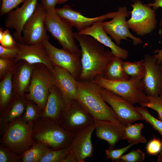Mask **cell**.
<instances>
[{"mask_svg": "<svg viewBox=\"0 0 162 162\" xmlns=\"http://www.w3.org/2000/svg\"><path fill=\"white\" fill-rule=\"evenodd\" d=\"M81 53V71L79 80H92L98 76H104L105 70L115 56L105 50L103 45L92 37L75 32Z\"/></svg>", "mask_w": 162, "mask_h": 162, "instance_id": "1", "label": "cell"}, {"mask_svg": "<svg viewBox=\"0 0 162 162\" xmlns=\"http://www.w3.org/2000/svg\"><path fill=\"white\" fill-rule=\"evenodd\" d=\"M76 100L93 117L95 125L121 123L112 107L105 101L98 86L92 80H77Z\"/></svg>", "mask_w": 162, "mask_h": 162, "instance_id": "2", "label": "cell"}, {"mask_svg": "<svg viewBox=\"0 0 162 162\" xmlns=\"http://www.w3.org/2000/svg\"><path fill=\"white\" fill-rule=\"evenodd\" d=\"M75 134L63 129L52 119L40 117L34 122L32 137L34 141L41 142L53 150H57L68 147Z\"/></svg>", "mask_w": 162, "mask_h": 162, "instance_id": "3", "label": "cell"}, {"mask_svg": "<svg viewBox=\"0 0 162 162\" xmlns=\"http://www.w3.org/2000/svg\"><path fill=\"white\" fill-rule=\"evenodd\" d=\"M34 122L26 123L21 117L16 119L1 136L0 145L21 156L34 142L32 137Z\"/></svg>", "mask_w": 162, "mask_h": 162, "instance_id": "4", "label": "cell"}, {"mask_svg": "<svg viewBox=\"0 0 162 162\" xmlns=\"http://www.w3.org/2000/svg\"><path fill=\"white\" fill-rule=\"evenodd\" d=\"M44 9V25L46 31L58 41L63 49L80 58L81 51L76 43L73 26L57 13L55 8Z\"/></svg>", "mask_w": 162, "mask_h": 162, "instance_id": "5", "label": "cell"}, {"mask_svg": "<svg viewBox=\"0 0 162 162\" xmlns=\"http://www.w3.org/2000/svg\"><path fill=\"white\" fill-rule=\"evenodd\" d=\"M99 86L121 97L133 104L141 105L148 102L142 79L130 78L127 80L112 81L98 76L92 80Z\"/></svg>", "mask_w": 162, "mask_h": 162, "instance_id": "6", "label": "cell"}, {"mask_svg": "<svg viewBox=\"0 0 162 162\" xmlns=\"http://www.w3.org/2000/svg\"><path fill=\"white\" fill-rule=\"evenodd\" d=\"M53 85L51 73L47 68L42 64L34 65L30 84L27 91L28 92L25 94V97L34 102L44 110L50 89Z\"/></svg>", "mask_w": 162, "mask_h": 162, "instance_id": "7", "label": "cell"}, {"mask_svg": "<svg viewBox=\"0 0 162 162\" xmlns=\"http://www.w3.org/2000/svg\"><path fill=\"white\" fill-rule=\"evenodd\" d=\"M94 122L93 117L76 100L65 103L58 122L63 129L75 133Z\"/></svg>", "mask_w": 162, "mask_h": 162, "instance_id": "8", "label": "cell"}, {"mask_svg": "<svg viewBox=\"0 0 162 162\" xmlns=\"http://www.w3.org/2000/svg\"><path fill=\"white\" fill-rule=\"evenodd\" d=\"M130 19L127 21L128 28L140 35L151 33L156 28L155 10L139 0L131 4Z\"/></svg>", "mask_w": 162, "mask_h": 162, "instance_id": "9", "label": "cell"}, {"mask_svg": "<svg viewBox=\"0 0 162 162\" xmlns=\"http://www.w3.org/2000/svg\"><path fill=\"white\" fill-rule=\"evenodd\" d=\"M98 89L104 100L112 107L118 119L125 126L136 121L144 120L133 104L98 86Z\"/></svg>", "mask_w": 162, "mask_h": 162, "instance_id": "10", "label": "cell"}, {"mask_svg": "<svg viewBox=\"0 0 162 162\" xmlns=\"http://www.w3.org/2000/svg\"><path fill=\"white\" fill-rule=\"evenodd\" d=\"M130 12L125 6L120 7L117 11V14L111 20L103 22L102 23L105 31L119 46L121 40H128L127 38L133 40L134 45L140 44L142 43L140 38L133 35L129 30L126 19L130 15Z\"/></svg>", "mask_w": 162, "mask_h": 162, "instance_id": "11", "label": "cell"}, {"mask_svg": "<svg viewBox=\"0 0 162 162\" xmlns=\"http://www.w3.org/2000/svg\"><path fill=\"white\" fill-rule=\"evenodd\" d=\"M48 40L46 38L41 43L52 63L66 70L78 80L81 71L80 58L63 49L56 47Z\"/></svg>", "mask_w": 162, "mask_h": 162, "instance_id": "12", "label": "cell"}, {"mask_svg": "<svg viewBox=\"0 0 162 162\" xmlns=\"http://www.w3.org/2000/svg\"><path fill=\"white\" fill-rule=\"evenodd\" d=\"M45 17V10L38 3L34 13L23 27L22 43L32 44L49 38L44 25Z\"/></svg>", "mask_w": 162, "mask_h": 162, "instance_id": "13", "label": "cell"}, {"mask_svg": "<svg viewBox=\"0 0 162 162\" xmlns=\"http://www.w3.org/2000/svg\"><path fill=\"white\" fill-rule=\"evenodd\" d=\"M20 8L11 11L5 21L6 27L14 29V36L17 42L22 43V34L23 27L32 15L38 4L37 0H25Z\"/></svg>", "mask_w": 162, "mask_h": 162, "instance_id": "14", "label": "cell"}, {"mask_svg": "<svg viewBox=\"0 0 162 162\" xmlns=\"http://www.w3.org/2000/svg\"><path fill=\"white\" fill-rule=\"evenodd\" d=\"M95 128L94 122L75 133L70 144L67 147L70 153L75 158L77 162H84L86 158L92 156L93 147L91 138Z\"/></svg>", "mask_w": 162, "mask_h": 162, "instance_id": "15", "label": "cell"}, {"mask_svg": "<svg viewBox=\"0 0 162 162\" xmlns=\"http://www.w3.org/2000/svg\"><path fill=\"white\" fill-rule=\"evenodd\" d=\"M18 52L15 61L16 62L23 60L32 65L42 64L51 72L54 64L49 56L41 42L27 44L17 42Z\"/></svg>", "mask_w": 162, "mask_h": 162, "instance_id": "16", "label": "cell"}, {"mask_svg": "<svg viewBox=\"0 0 162 162\" xmlns=\"http://www.w3.org/2000/svg\"><path fill=\"white\" fill-rule=\"evenodd\" d=\"M145 68L142 79L147 95L157 96L162 94V73L160 65L153 56L146 55L143 59Z\"/></svg>", "mask_w": 162, "mask_h": 162, "instance_id": "17", "label": "cell"}, {"mask_svg": "<svg viewBox=\"0 0 162 162\" xmlns=\"http://www.w3.org/2000/svg\"><path fill=\"white\" fill-rule=\"evenodd\" d=\"M55 10L60 16L75 27L78 32L86 29L97 21L112 18L117 14V11L112 12L95 17H87L80 12L73 10L68 5H65L61 8H55Z\"/></svg>", "mask_w": 162, "mask_h": 162, "instance_id": "18", "label": "cell"}, {"mask_svg": "<svg viewBox=\"0 0 162 162\" xmlns=\"http://www.w3.org/2000/svg\"><path fill=\"white\" fill-rule=\"evenodd\" d=\"M50 73L53 84L60 91L65 103L76 100L77 86L74 77L66 70L55 65Z\"/></svg>", "mask_w": 162, "mask_h": 162, "instance_id": "19", "label": "cell"}, {"mask_svg": "<svg viewBox=\"0 0 162 162\" xmlns=\"http://www.w3.org/2000/svg\"><path fill=\"white\" fill-rule=\"evenodd\" d=\"M103 20L97 21L91 26L78 33L92 37L103 45L109 48L115 56L123 60L126 59L128 56V52L120 47L112 41L103 27Z\"/></svg>", "mask_w": 162, "mask_h": 162, "instance_id": "20", "label": "cell"}, {"mask_svg": "<svg viewBox=\"0 0 162 162\" xmlns=\"http://www.w3.org/2000/svg\"><path fill=\"white\" fill-rule=\"evenodd\" d=\"M27 100L24 96L14 94L10 101L0 112L1 136L12 122L22 116L25 110Z\"/></svg>", "mask_w": 162, "mask_h": 162, "instance_id": "21", "label": "cell"}, {"mask_svg": "<svg viewBox=\"0 0 162 162\" xmlns=\"http://www.w3.org/2000/svg\"><path fill=\"white\" fill-rule=\"evenodd\" d=\"M33 67L34 65L23 60L16 62L12 77L14 94L25 97L30 84Z\"/></svg>", "mask_w": 162, "mask_h": 162, "instance_id": "22", "label": "cell"}, {"mask_svg": "<svg viewBox=\"0 0 162 162\" xmlns=\"http://www.w3.org/2000/svg\"><path fill=\"white\" fill-rule=\"evenodd\" d=\"M65 106V102L59 90L53 85L50 89L46 106L41 117L52 119L58 123Z\"/></svg>", "mask_w": 162, "mask_h": 162, "instance_id": "23", "label": "cell"}, {"mask_svg": "<svg viewBox=\"0 0 162 162\" xmlns=\"http://www.w3.org/2000/svg\"><path fill=\"white\" fill-rule=\"evenodd\" d=\"M125 126L121 123H106L95 125L97 136L106 141L114 148L116 143L122 139Z\"/></svg>", "mask_w": 162, "mask_h": 162, "instance_id": "24", "label": "cell"}, {"mask_svg": "<svg viewBox=\"0 0 162 162\" xmlns=\"http://www.w3.org/2000/svg\"><path fill=\"white\" fill-rule=\"evenodd\" d=\"M122 59L115 56L105 70L103 76L105 79L116 81L127 80L130 79L124 70Z\"/></svg>", "mask_w": 162, "mask_h": 162, "instance_id": "25", "label": "cell"}, {"mask_svg": "<svg viewBox=\"0 0 162 162\" xmlns=\"http://www.w3.org/2000/svg\"><path fill=\"white\" fill-rule=\"evenodd\" d=\"M13 70L14 69L10 70L0 82V112L14 95L12 80Z\"/></svg>", "mask_w": 162, "mask_h": 162, "instance_id": "26", "label": "cell"}, {"mask_svg": "<svg viewBox=\"0 0 162 162\" xmlns=\"http://www.w3.org/2000/svg\"><path fill=\"white\" fill-rule=\"evenodd\" d=\"M32 146L26 150L21 157L22 162H40L42 158L51 149L45 144L34 141Z\"/></svg>", "mask_w": 162, "mask_h": 162, "instance_id": "27", "label": "cell"}, {"mask_svg": "<svg viewBox=\"0 0 162 162\" xmlns=\"http://www.w3.org/2000/svg\"><path fill=\"white\" fill-rule=\"evenodd\" d=\"M142 123H130L125 126L122 139L127 140L129 143L136 145L146 142V139L141 134L143 127Z\"/></svg>", "mask_w": 162, "mask_h": 162, "instance_id": "28", "label": "cell"}, {"mask_svg": "<svg viewBox=\"0 0 162 162\" xmlns=\"http://www.w3.org/2000/svg\"><path fill=\"white\" fill-rule=\"evenodd\" d=\"M124 70L130 78H136L142 79L145 71L143 59L134 62L128 61L123 62Z\"/></svg>", "mask_w": 162, "mask_h": 162, "instance_id": "29", "label": "cell"}, {"mask_svg": "<svg viewBox=\"0 0 162 162\" xmlns=\"http://www.w3.org/2000/svg\"><path fill=\"white\" fill-rule=\"evenodd\" d=\"M43 111V110L34 102L27 100L25 110L21 118L26 123L35 122L41 117Z\"/></svg>", "mask_w": 162, "mask_h": 162, "instance_id": "30", "label": "cell"}, {"mask_svg": "<svg viewBox=\"0 0 162 162\" xmlns=\"http://www.w3.org/2000/svg\"><path fill=\"white\" fill-rule=\"evenodd\" d=\"M135 107L137 110L142 115L144 120L162 136V121L153 116L145 107L140 106Z\"/></svg>", "mask_w": 162, "mask_h": 162, "instance_id": "31", "label": "cell"}, {"mask_svg": "<svg viewBox=\"0 0 162 162\" xmlns=\"http://www.w3.org/2000/svg\"><path fill=\"white\" fill-rule=\"evenodd\" d=\"M70 153L67 147L57 150L51 149L42 158L40 162H62Z\"/></svg>", "mask_w": 162, "mask_h": 162, "instance_id": "32", "label": "cell"}, {"mask_svg": "<svg viewBox=\"0 0 162 162\" xmlns=\"http://www.w3.org/2000/svg\"><path fill=\"white\" fill-rule=\"evenodd\" d=\"M147 96L148 102L142 104L140 106L148 107L156 111L158 119L162 121V94L157 96Z\"/></svg>", "mask_w": 162, "mask_h": 162, "instance_id": "33", "label": "cell"}, {"mask_svg": "<svg viewBox=\"0 0 162 162\" xmlns=\"http://www.w3.org/2000/svg\"><path fill=\"white\" fill-rule=\"evenodd\" d=\"M146 154L139 149L132 150L128 154L122 155L118 161L141 162L144 160Z\"/></svg>", "mask_w": 162, "mask_h": 162, "instance_id": "34", "label": "cell"}, {"mask_svg": "<svg viewBox=\"0 0 162 162\" xmlns=\"http://www.w3.org/2000/svg\"><path fill=\"white\" fill-rule=\"evenodd\" d=\"M135 145L136 144L134 143H130L124 147L117 149L110 146L108 149L105 150L106 158L111 159L112 161H118L124 153Z\"/></svg>", "mask_w": 162, "mask_h": 162, "instance_id": "35", "label": "cell"}, {"mask_svg": "<svg viewBox=\"0 0 162 162\" xmlns=\"http://www.w3.org/2000/svg\"><path fill=\"white\" fill-rule=\"evenodd\" d=\"M22 162L21 157L0 145V162Z\"/></svg>", "mask_w": 162, "mask_h": 162, "instance_id": "36", "label": "cell"}, {"mask_svg": "<svg viewBox=\"0 0 162 162\" xmlns=\"http://www.w3.org/2000/svg\"><path fill=\"white\" fill-rule=\"evenodd\" d=\"M162 149V141L154 136L147 143L146 150L147 153L151 155H157Z\"/></svg>", "mask_w": 162, "mask_h": 162, "instance_id": "37", "label": "cell"}, {"mask_svg": "<svg viewBox=\"0 0 162 162\" xmlns=\"http://www.w3.org/2000/svg\"><path fill=\"white\" fill-rule=\"evenodd\" d=\"M16 62L14 59L0 58V79L2 80L10 70L14 69Z\"/></svg>", "mask_w": 162, "mask_h": 162, "instance_id": "38", "label": "cell"}, {"mask_svg": "<svg viewBox=\"0 0 162 162\" xmlns=\"http://www.w3.org/2000/svg\"><path fill=\"white\" fill-rule=\"evenodd\" d=\"M25 0H2L0 16H2L16 7L20 3H23Z\"/></svg>", "mask_w": 162, "mask_h": 162, "instance_id": "39", "label": "cell"}, {"mask_svg": "<svg viewBox=\"0 0 162 162\" xmlns=\"http://www.w3.org/2000/svg\"><path fill=\"white\" fill-rule=\"evenodd\" d=\"M0 43L2 46L7 48L14 47L17 46V42L8 29L4 30L2 37L0 39Z\"/></svg>", "mask_w": 162, "mask_h": 162, "instance_id": "40", "label": "cell"}, {"mask_svg": "<svg viewBox=\"0 0 162 162\" xmlns=\"http://www.w3.org/2000/svg\"><path fill=\"white\" fill-rule=\"evenodd\" d=\"M18 52L17 46L12 48L4 47L0 45V58L9 59H15Z\"/></svg>", "mask_w": 162, "mask_h": 162, "instance_id": "41", "label": "cell"}, {"mask_svg": "<svg viewBox=\"0 0 162 162\" xmlns=\"http://www.w3.org/2000/svg\"><path fill=\"white\" fill-rule=\"evenodd\" d=\"M58 0H41V4L44 8H55Z\"/></svg>", "mask_w": 162, "mask_h": 162, "instance_id": "42", "label": "cell"}, {"mask_svg": "<svg viewBox=\"0 0 162 162\" xmlns=\"http://www.w3.org/2000/svg\"><path fill=\"white\" fill-rule=\"evenodd\" d=\"M154 2L152 3H149L146 4L150 7H152V8L153 10H155L159 7H162V0H154ZM162 24V18L160 22V34L161 33V27Z\"/></svg>", "mask_w": 162, "mask_h": 162, "instance_id": "43", "label": "cell"}, {"mask_svg": "<svg viewBox=\"0 0 162 162\" xmlns=\"http://www.w3.org/2000/svg\"><path fill=\"white\" fill-rule=\"evenodd\" d=\"M153 53H157L153 56L157 60V64L160 65L162 63V49L160 50H155Z\"/></svg>", "mask_w": 162, "mask_h": 162, "instance_id": "44", "label": "cell"}, {"mask_svg": "<svg viewBox=\"0 0 162 162\" xmlns=\"http://www.w3.org/2000/svg\"><path fill=\"white\" fill-rule=\"evenodd\" d=\"M62 162H77L75 158L70 153Z\"/></svg>", "mask_w": 162, "mask_h": 162, "instance_id": "45", "label": "cell"}, {"mask_svg": "<svg viewBox=\"0 0 162 162\" xmlns=\"http://www.w3.org/2000/svg\"><path fill=\"white\" fill-rule=\"evenodd\" d=\"M157 161V162H162V149L158 156Z\"/></svg>", "mask_w": 162, "mask_h": 162, "instance_id": "46", "label": "cell"}, {"mask_svg": "<svg viewBox=\"0 0 162 162\" xmlns=\"http://www.w3.org/2000/svg\"><path fill=\"white\" fill-rule=\"evenodd\" d=\"M69 0H58L57 4H62L64 3Z\"/></svg>", "mask_w": 162, "mask_h": 162, "instance_id": "47", "label": "cell"}, {"mask_svg": "<svg viewBox=\"0 0 162 162\" xmlns=\"http://www.w3.org/2000/svg\"><path fill=\"white\" fill-rule=\"evenodd\" d=\"M160 69H161V71L162 73V64H161L160 65Z\"/></svg>", "mask_w": 162, "mask_h": 162, "instance_id": "48", "label": "cell"}, {"mask_svg": "<svg viewBox=\"0 0 162 162\" xmlns=\"http://www.w3.org/2000/svg\"><path fill=\"white\" fill-rule=\"evenodd\" d=\"M134 2H136L138 1H139V0H132Z\"/></svg>", "mask_w": 162, "mask_h": 162, "instance_id": "49", "label": "cell"}]
</instances>
